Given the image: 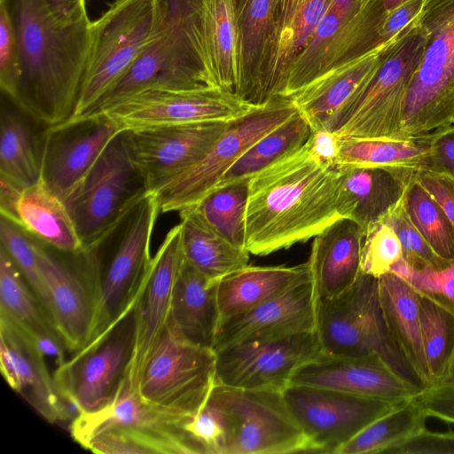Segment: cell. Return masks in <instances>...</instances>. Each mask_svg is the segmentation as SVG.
Wrapping results in <instances>:
<instances>
[{"mask_svg":"<svg viewBox=\"0 0 454 454\" xmlns=\"http://www.w3.org/2000/svg\"><path fill=\"white\" fill-rule=\"evenodd\" d=\"M402 259V246L391 226L380 222L365 230L361 255L362 273L379 278L389 273Z\"/></svg>","mask_w":454,"mask_h":454,"instance_id":"47","label":"cell"},{"mask_svg":"<svg viewBox=\"0 0 454 454\" xmlns=\"http://www.w3.org/2000/svg\"><path fill=\"white\" fill-rule=\"evenodd\" d=\"M297 111L290 98L277 97L230 121L197 163L154 193L160 212H180L197 204L249 147Z\"/></svg>","mask_w":454,"mask_h":454,"instance_id":"13","label":"cell"},{"mask_svg":"<svg viewBox=\"0 0 454 454\" xmlns=\"http://www.w3.org/2000/svg\"><path fill=\"white\" fill-rule=\"evenodd\" d=\"M194 4L207 67L218 88L239 98L234 0H194Z\"/></svg>","mask_w":454,"mask_h":454,"instance_id":"30","label":"cell"},{"mask_svg":"<svg viewBox=\"0 0 454 454\" xmlns=\"http://www.w3.org/2000/svg\"><path fill=\"white\" fill-rule=\"evenodd\" d=\"M30 117L2 92L0 114V176L26 188L41 179L40 143Z\"/></svg>","mask_w":454,"mask_h":454,"instance_id":"36","label":"cell"},{"mask_svg":"<svg viewBox=\"0 0 454 454\" xmlns=\"http://www.w3.org/2000/svg\"><path fill=\"white\" fill-rule=\"evenodd\" d=\"M378 294L393 340L424 385L430 387L421 340L419 292L401 276L389 272L378 278Z\"/></svg>","mask_w":454,"mask_h":454,"instance_id":"29","label":"cell"},{"mask_svg":"<svg viewBox=\"0 0 454 454\" xmlns=\"http://www.w3.org/2000/svg\"><path fill=\"white\" fill-rule=\"evenodd\" d=\"M153 24V0H114L90 21L87 59L70 117L95 109L147 44Z\"/></svg>","mask_w":454,"mask_h":454,"instance_id":"9","label":"cell"},{"mask_svg":"<svg viewBox=\"0 0 454 454\" xmlns=\"http://www.w3.org/2000/svg\"><path fill=\"white\" fill-rule=\"evenodd\" d=\"M185 262L213 281L248 264L249 253L212 228L193 207L179 212Z\"/></svg>","mask_w":454,"mask_h":454,"instance_id":"35","label":"cell"},{"mask_svg":"<svg viewBox=\"0 0 454 454\" xmlns=\"http://www.w3.org/2000/svg\"><path fill=\"white\" fill-rule=\"evenodd\" d=\"M332 0H278L275 30L250 102L262 106L283 97L294 60L329 9Z\"/></svg>","mask_w":454,"mask_h":454,"instance_id":"24","label":"cell"},{"mask_svg":"<svg viewBox=\"0 0 454 454\" xmlns=\"http://www.w3.org/2000/svg\"><path fill=\"white\" fill-rule=\"evenodd\" d=\"M339 187L340 171L315 160L306 144L249 177L246 250L268 255L319 234L342 218Z\"/></svg>","mask_w":454,"mask_h":454,"instance_id":"1","label":"cell"},{"mask_svg":"<svg viewBox=\"0 0 454 454\" xmlns=\"http://www.w3.org/2000/svg\"><path fill=\"white\" fill-rule=\"evenodd\" d=\"M51 14L65 23L75 22L88 17L86 0H44Z\"/></svg>","mask_w":454,"mask_h":454,"instance_id":"55","label":"cell"},{"mask_svg":"<svg viewBox=\"0 0 454 454\" xmlns=\"http://www.w3.org/2000/svg\"><path fill=\"white\" fill-rule=\"evenodd\" d=\"M419 23L426 44L404 101V139L454 125V0H426Z\"/></svg>","mask_w":454,"mask_h":454,"instance_id":"6","label":"cell"},{"mask_svg":"<svg viewBox=\"0 0 454 454\" xmlns=\"http://www.w3.org/2000/svg\"><path fill=\"white\" fill-rule=\"evenodd\" d=\"M427 417L454 423V385H434L416 395Z\"/></svg>","mask_w":454,"mask_h":454,"instance_id":"51","label":"cell"},{"mask_svg":"<svg viewBox=\"0 0 454 454\" xmlns=\"http://www.w3.org/2000/svg\"><path fill=\"white\" fill-rule=\"evenodd\" d=\"M339 171V213L364 230L383 221L403 200L409 184L419 172L372 167Z\"/></svg>","mask_w":454,"mask_h":454,"instance_id":"27","label":"cell"},{"mask_svg":"<svg viewBox=\"0 0 454 454\" xmlns=\"http://www.w3.org/2000/svg\"><path fill=\"white\" fill-rule=\"evenodd\" d=\"M416 179L441 204L454 226V177L422 169L417 173Z\"/></svg>","mask_w":454,"mask_h":454,"instance_id":"53","label":"cell"},{"mask_svg":"<svg viewBox=\"0 0 454 454\" xmlns=\"http://www.w3.org/2000/svg\"><path fill=\"white\" fill-rule=\"evenodd\" d=\"M215 352L216 383L282 392L301 367L322 355L316 329L260 335Z\"/></svg>","mask_w":454,"mask_h":454,"instance_id":"14","label":"cell"},{"mask_svg":"<svg viewBox=\"0 0 454 454\" xmlns=\"http://www.w3.org/2000/svg\"><path fill=\"white\" fill-rule=\"evenodd\" d=\"M184 262L180 223L166 234L152 257L139 300L136 346L127 378L136 387L139 372L163 333L176 282Z\"/></svg>","mask_w":454,"mask_h":454,"instance_id":"22","label":"cell"},{"mask_svg":"<svg viewBox=\"0 0 454 454\" xmlns=\"http://www.w3.org/2000/svg\"><path fill=\"white\" fill-rule=\"evenodd\" d=\"M430 137L421 139L384 140L340 137L334 168H387L419 171L425 168Z\"/></svg>","mask_w":454,"mask_h":454,"instance_id":"37","label":"cell"},{"mask_svg":"<svg viewBox=\"0 0 454 454\" xmlns=\"http://www.w3.org/2000/svg\"><path fill=\"white\" fill-rule=\"evenodd\" d=\"M255 106L220 88L193 90L148 89L98 112L105 113L123 130L162 125L231 121L247 114Z\"/></svg>","mask_w":454,"mask_h":454,"instance_id":"16","label":"cell"},{"mask_svg":"<svg viewBox=\"0 0 454 454\" xmlns=\"http://www.w3.org/2000/svg\"><path fill=\"white\" fill-rule=\"evenodd\" d=\"M223 415L225 454L309 452V441L282 391L215 383L207 399Z\"/></svg>","mask_w":454,"mask_h":454,"instance_id":"12","label":"cell"},{"mask_svg":"<svg viewBox=\"0 0 454 454\" xmlns=\"http://www.w3.org/2000/svg\"><path fill=\"white\" fill-rule=\"evenodd\" d=\"M229 122L162 125L121 131L132 161L144 176L149 193L154 194L197 163Z\"/></svg>","mask_w":454,"mask_h":454,"instance_id":"17","label":"cell"},{"mask_svg":"<svg viewBox=\"0 0 454 454\" xmlns=\"http://www.w3.org/2000/svg\"><path fill=\"white\" fill-rule=\"evenodd\" d=\"M160 213L149 193L110 231L80 253L92 288L95 317L90 341L116 321L138 294L152 260L150 246Z\"/></svg>","mask_w":454,"mask_h":454,"instance_id":"3","label":"cell"},{"mask_svg":"<svg viewBox=\"0 0 454 454\" xmlns=\"http://www.w3.org/2000/svg\"><path fill=\"white\" fill-rule=\"evenodd\" d=\"M383 454H454V432H434L424 427Z\"/></svg>","mask_w":454,"mask_h":454,"instance_id":"50","label":"cell"},{"mask_svg":"<svg viewBox=\"0 0 454 454\" xmlns=\"http://www.w3.org/2000/svg\"><path fill=\"white\" fill-rule=\"evenodd\" d=\"M35 239L61 252L76 254L82 245L67 207L41 179L23 188L7 218Z\"/></svg>","mask_w":454,"mask_h":454,"instance_id":"33","label":"cell"},{"mask_svg":"<svg viewBox=\"0 0 454 454\" xmlns=\"http://www.w3.org/2000/svg\"><path fill=\"white\" fill-rule=\"evenodd\" d=\"M425 44L418 19L386 45L378 67L339 111L329 130L340 137L404 140L405 97Z\"/></svg>","mask_w":454,"mask_h":454,"instance_id":"5","label":"cell"},{"mask_svg":"<svg viewBox=\"0 0 454 454\" xmlns=\"http://www.w3.org/2000/svg\"><path fill=\"white\" fill-rule=\"evenodd\" d=\"M364 235L358 223L340 218L313 238L308 263L318 301L340 296L356 282Z\"/></svg>","mask_w":454,"mask_h":454,"instance_id":"26","label":"cell"},{"mask_svg":"<svg viewBox=\"0 0 454 454\" xmlns=\"http://www.w3.org/2000/svg\"><path fill=\"white\" fill-rule=\"evenodd\" d=\"M37 255L46 291L45 310L67 351L74 354L91 337L95 317L91 286L82 266L72 270L39 242Z\"/></svg>","mask_w":454,"mask_h":454,"instance_id":"23","label":"cell"},{"mask_svg":"<svg viewBox=\"0 0 454 454\" xmlns=\"http://www.w3.org/2000/svg\"><path fill=\"white\" fill-rule=\"evenodd\" d=\"M403 204L409 218L435 254L454 262V226L441 204L416 176L406 189Z\"/></svg>","mask_w":454,"mask_h":454,"instance_id":"43","label":"cell"},{"mask_svg":"<svg viewBox=\"0 0 454 454\" xmlns=\"http://www.w3.org/2000/svg\"><path fill=\"white\" fill-rule=\"evenodd\" d=\"M20 78V56L16 32L6 6L0 2V87L13 100Z\"/></svg>","mask_w":454,"mask_h":454,"instance_id":"49","label":"cell"},{"mask_svg":"<svg viewBox=\"0 0 454 454\" xmlns=\"http://www.w3.org/2000/svg\"><path fill=\"white\" fill-rule=\"evenodd\" d=\"M0 239L1 247L20 269L45 310L46 291L37 255V241L18 224L2 215Z\"/></svg>","mask_w":454,"mask_h":454,"instance_id":"45","label":"cell"},{"mask_svg":"<svg viewBox=\"0 0 454 454\" xmlns=\"http://www.w3.org/2000/svg\"><path fill=\"white\" fill-rule=\"evenodd\" d=\"M419 322L423 351L434 386L442 379L454 349V311L419 292Z\"/></svg>","mask_w":454,"mask_h":454,"instance_id":"41","label":"cell"},{"mask_svg":"<svg viewBox=\"0 0 454 454\" xmlns=\"http://www.w3.org/2000/svg\"><path fill=\"white\" fill-rule=\"evenodd\" d=\"M283 395L309 441V452L316 453L336 454L366 426L403 403L298 384H290Z\"/></svg>","mask_w":454,"mask_h":454,"instance_id":"15","label":"cell"},{"mask_svg":"<svg viewBox=\"0 0 454 454\" xmlns=\"http://www.w3.org/2000/svg\"><path fill=\"white\" fill-rule=\"evenodd\" d=\"M248 184L249 178H245L215 187L192 207L212 228L241 248H245Z\"/></svg>","mask_w":454,"mask_h":454,"instance_id":"42","label":"cell"},{"mask_svg":"<svg viewBox=\"0 0 454 454\" xmlns=\"http://www.w3.org/2000/svg\"><path fill=\"white\" fill-rule=\"evenodd\" d=\"M424 169L446 173L454 177V125L430 136V148Z\"/></svg>","mask_w":454,"mask_h":454,"instance_id":"52","label":"cell"},{"mask_svg":"<svg viewBox=\"0 0 454 454\" xmlns=\"http://www.w3.org/2000/svg\"><path fill=\"white\" fill-rule=\"evenodd\" d=\"M145 278L138 294L126 311L53 372L61 397L73 403L81 413L108 403L128 375L136 346L139 300Z\"/></svg>","mask_w":454,"mask_h":454,"instance_id":"10","label":"cell"},{"mask_svg":"<svg viewBox=\"0 0 454 454\" xmlns=\"http://www.w3.org/2000/svg\"><path fill=\"white\" fill-rule=\"evenodd\" d=\"M291 384L330 388L392 402H403L421 392L375 355L336 356L322 354L301 367Z\"/></svg>","mask_w":454,"mask_h":454,"instance_id":"21","label":"cell"},{"mask_svg":"<svg viewBox=\"0 0 454 454\" xmlns=\"http://www.w3.org/2000/svg\"><path fill=\"white\" fill-rule=\"evenodd\" d=\"M188 420L144 403L126 377L108 403L79 414L69 432L94 453L206 454L184 428Z\"/></svg>","mask_w":454,"mask_h":454,"instance_id":"4","label":"cell"},{"mask_svg":"<svg viewBox=\"0 0 454 454\" xmlns=\"http://www.w3.org/2000/svg\"><path fill=\"white\" fill-rule=\"evenodd\" d=\"M316 331L322 354L375 355L415 387L421 391L427 388L387 328L379 301L377 278L361 272L347 292L332 300L317 301Z\"/></svg>","mask_w":454,"mask_h":454,"instance_id":"7","label":"cell"},{"mask_svg":"<svg viewBox=\"0 0 454 454\" xmlns=\"http://www.w3.org/2000/svg\"><path fill=\"white\" fill-rule=\"evenodd\" d=\"M120 131L103 112L48 126L40 141L41 180L65 200Z\"/></svg>","mask_w":454,"mask_h":454,"instance_id":"18","label":"cell"},{"mask_svg":"<svg viewBox=\"0 0 454 454\" xmlns=\"http://www.w3.org/2000/svg\"><path fill=\"white\" fill-rule=\"evenodd\" d=\"M397 235L403 250V260L417 270H442L453 262L440 257L431 248L409 218L403 200L383 219Z\"/></svg>","mask_w":454,"mask_h":454,"instance_id":"46","label":"cell"},{"mask_svg":"<svg viewBox=\"0 0 454 454\" xmlns=\"http://www.w3.org/2000/svg\"><path fill=\"white\" fill-rule=\"evenodd\" d=\"M427 418L416 396L406 400L366 426L336 454H383L426 427Z\"/></svg>","mask_w":454,"mask_h":454,"instance_id":"39","label":"cell"},{"mask_svg":"<svg viewBox=\"0 0 454 454\" xmlns=\"http://www.w3.org/2000/svg\"><path fill=\"white\" fill-rule=\"evenodd\" d=\"M436 385H454V349L441 381Z\"/></svg>","mask_w":454,"mask_h":454,"instance_id":"57","label":"cell"},{"mask_svg":"<svg viewBox=\"0 0 454 454\" xmlns=\"http://www.w3.org/2000/svg\"><path fill=\"white\" fill-rule=\"evenodd\" d=\"M169 321L189 341L213 348L220 325L217 281L185 260L175 285Z\"/></svg>","mask_w":454,"mask_h":454,"instance_id":"32","label":"cell"},{"mask_svg":"<svg viewBox=\"0 0 454 454\" xmlns=\"http://www.w3.org/2000/svg\"><path fill=\"white\" fill-rule=\"evenodd\" d=\"M184 428L203 447L206 454H225L226 423L219 408L210 401H207Z\"/></svg>","mask_w":454,"mask_h":454,"instance_id":"48","label":"cell"},{"mask_svg":"<svg viewBox=\"0 0 454 454\" xmlns=\"http://www.w3.org/2000/svg\"><path fill=\"white\" fill-rule=\"evenodd\" d=\"M317 301L312 279L301 283L223 321L213 349L272 333L316 329Z\"/></svg>","mask_w":454,"mask_h":454,"instance_id":"25","label":"cell"},{"mask_svg":"<svg viewBox=\"0 0 454 454\" xmlns=\"http://www.w3.org/2000/svg\"><path fill=\"white\" fill-rule=\"evenodd\" d=\"M0 367L10 387L48 422L71 420L70 403L59 395L46 359L26 333L3 316Z\"/></svg>","mask_w":454,"mask_h":454,"instance_id":"20","label":"cell"},{"mask_svg":"<svg viewBox=\"0 0 454 454\" xmlns=\"http://www.w3.org/2000/svg\"><path fill=\"white\" fill-rule=\"evenodd\" d=\"M355 15L328 9L290 67L283 97L290 98L324 74L334 35Z\"/></svg>","mask_w":454,"mask_h":454,"instance_id":"44","label":"cell"},{"mask_svg":"<svg viewBox=\"0 0 454 454\" xmlns=\"http://www.w3.org/2000/svg\"><path fill=\"white\" fill-rule=\"evenodd\" d=\"M310 279L308 262L294 266L247 265L236 270L217 281L220 324Z\"/></svg>","mask_w":454,"mask_h":454,"instance_id":"31","label":"cell"},{"mask_svg":"<svg viewBox=\"0 0 454 454\" xmlns=\"http://www.w3.org/2000/svg\"><path fill=\"white\" fill-rule=\"evenodd\" d=\"M387 44L356 61L324 74L290 97L311 130L329 129L339 111L374 72Z\"/></svg>","mask_w":454,"mask_h":454,"instance_id":"28","label":"cell"},{"mask_svg":"<svg viewBox=\"0 0 454 454\" xmlns=\"http://www.w3.org/2000/svg\"><path fill=\"white\" fill-rule=\"evenodd\" d=\"M306 145L315 160L334 168L340 150V137L335 132L326 129L312 130Z\"/></svg>","mask_w":454,"mask_h":454,"instance_id":"54","label":"cell"},{"mask_svg":"<svg viewBox=\"0 0 454 454\" xmlns=\"http://www.w3.org/2000/svg\"><path fill=\"white\" fill-rule=\"evenodd\" d=\"M407 1L409 0H365L364 6L380 28L387 14Z\"/></svg>","mask_w":454,"mask_h":454,"instance_id":"56","label":"cell"},{"mask_svg":"<svg viewBox=\"0 0 454 454\" xmlns=\"http://www.w3.org/2000/svg\"><path fill=\"white\" fill-rule=\"evenodd\" d=\"M215 383V350L189 341L168 319L139 372L136 387L144 403L191 419L205 405Z\"/></svg>","mask_w":454,"mask_h":454,"instance_id":"8","label":"cell"},{"mask_svg":"<svg viewBox=\"0 0 454 454\" xmlns=\"http://www.w3.org/2000/svg\"><path fill=\"white\" fill-rule=\"evenodd\" d=\"M307 120L297 111L281 125L249 147L224 173L216 187L249 178L302 147L311 134Z\"/></svg>","mask_w":454,"mask_h":454,"instance_id":"38","label":"cell"},{"mask_svg":"<svg viewBox=\"0 0 454 454\" xmlns=\"http://www.w3.org/2000/svg\"><path fill=\"white\" fill-rule=\"evenodd\" d=\"M19 44L20 78L14 101L47 126L74 111L90 45V20H58L44 0H0Z\"/></svg>","mask_w":454,"mask_h":454,"instance_id":"2","label":"cell"},{"mask_svg":"<svg viewBox=\"0 0 454 454\" xmlns=\"http://www.w3.org/2000/svg\"><path fill=\"white\" fill-rule=\"evenodd\" d=\"M153 2V26L162 37V67L157 89L218 88L205 62L194 0Z\"/></svg>","mask_w":454,"mask_h":454,"instance_id":"19","label":"cell"},{"mask_svg":"<svg viewBox=\"0 0 454 454\" xmlns=\"http://www.w3.org/2000/svg\"><path fill=\"white\" fill-rule=\"evenodd\" d=\"M277 5L278 0H234L239 98L248 104L255 91L260 70L274 35Z\"/></svg>","mask_w":454,"mask_h":454,"instance_id":"34","label":"cell"},{"mask_svg":"<svg viewBox=\"0 0 454 454\" xmlns=\"http://www.w3.org/2000/svg\"><path fill=\"white\" fill-rule=\"evenodd\" d=\"M0 316L10 319L27 334L57 332L25 277L2 247Z\"/></svg>","mask_w":454,"mask_h":454,"instance_id":"40","label":"cell"},{"mask_svg":"<svg viewBox=\"0 0 454 454\" xmlns=\"http://www.w3.org/2000/svg\"><path fill=\"white\" fill-rule=\"evenodd\" d=\"M147 194L145 178L132 161L121 130L64 200L82 251L95 244Z\"/></svg>","mask_w":454,"mask_h":454,"instance_id":"11","label":"cell"}]
</instances>
